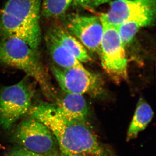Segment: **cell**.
<instances>
[{"mask_svg":"<svg viewBox=\"0 0 156 156\" xmlns=\"http://www.w3.org/2000/svg\"><path fill=\"white\" fill-rule=\"evenodd\" d=\"M110 7L100 17L117 27L134 17L156 11V0H115L110 3Z\"/></svg>","mask_w":156,"mask_h":156,"instance_id":"obj_9","label":"cell"},{"mask_svg":"<svg viewBox=\"0 0 156 156\" xmlns=\"http://www.w3.org/2000/svg\"><path fill=\"white\" fill-rule=\"evenodd\" d=\"M61 156H86L80 154H69L66 155H61Z\"/></svg>","mask_w":156,"mask_h":156,"instance_id":"obj_19","label":"cell"},{"mask_svg":"<svg viewBox=\"0 0 156 156\" xmlns=\"http://www.w3.org/2000/svg\"><path fill=\"white\" fill-rule=\"evenodd\" d=\"M34 89L28 78L0 91V126L9 129L29 111Z\"/></svg>","mask_w":156,"mask_h":156,"instance_id":"obj_5","label":"cell"},{"mask_svg":"<svg viewBox=\"0 0 156 156\" xmlns=\"http://www.w3.org/2000/svg\"><path fill=\"white\" fill-rule=\"evenodd\" d=\"M37 52L19 39L3 38L0 41V62L24 72L36 81L50 99L53 96V89Z\"/></svg>","mask_w":156,"mask_h":156,"instance_id":"obj_3","label":"cell"},{"mask_svg":"<svg viewBox=\"0 0 156 156\" xmlns=\"http://www.w3.org/2000/svg\"><path fill=\"white\" fill-rule=\"evenodd\" d=\"M154 112L150 105L143 98H140L127 133L128 141L135 138L140 131L144 130L150 122Z\"/></svg>","mask_w":156,"mask_h":156,"instance_id":"obj_13","label":"cell"},{"mask_svg":"<svg viewBox=\"0 0 156 156\" xmlns=\"http://www.w3.org/2000/svg\"><path fill=\"white\" fill-rule=\"evenodd\" d=\"M22 148L23 156H44L42 155L39 154L35 153L32 152L27 150L23 148Z\"/></svg>","mask_w":156,"mask_h":156,"instance_id":"obj_18","label":"cell"},{"mask_svg":"<svg viewBox=\"0 0 156 156\" xmlns=\"http://www.w3.org/2000/svg\"><path fill=\"white\" fill-rule=\"evenodd\" d=\"M55 105L65 117L87 123L89 108L83 95L66 93Z\"/></svg>","mask_w":156,"mask_h":156,"instance_id":"obj_10","label":"cell"},{"mask_svg":"<svg viewBox=\"0 0 156 156\" xmlns=\"http://www.w3.org/2000/svg\"><path fill=\"white\" fill-rule=\"evenodd\" d=\"M156 11H151L124 22L117 27L123 44L126 47L142 27L152 24L154 21Z\"/></svg>","mask_w":156,"mask_h":156,"instance_id":"obj_14","label":"cell"},{"mask_svg":"<svg viewBox=\"0 0 156 156\" xmlns=\"http://www.w3.org/2000/svg\"><path fill=\"white\" fill-rule=\"evenodd\" d=\"M54 37L67 48L81 62L91 61V57L83 45L68 31L64 27L58 24L51 27L48 30Z\"/></svg>","mask_w":156,"mask_h":156,"instance_id":"obj_11","label":"cell"},{"mask_svg":"<svg viewBox=\"0 0 156 156\" xmlns=\"http://www.w3.org/2000/svg\"><path fill=\"white\" fill-rule=\"evenodd\" d=\"M45 41L50 56L59 67L69 69L84 67L74 56L60 44L49 32H47Z\"/></svg>","mask_w":156,"mask_h":156,"instance_id":"obj_12","label":"cell"},{"mask_svg":"<svg viewBox=\"0 0 156 156\" xmlns=\"http://www.w3.org/2000/svg\"><path fill=\"white\" fill-rule=\"evenodd\" d=\"M73 0H43L41 5L43 16L46 18L62 17Z\"/></svg>","mask_w":156,"mask_h":156,"instance_id":"obj_15","label":"cell"},{"mask_svg":"<svg viewBox=\"0 0 156 156\" xmlns=\"http://www.w3.org/2000/svg\"><path fill=\"white\" fill-rule=\"evenodd\" d=\"M110 0H73L76 5L87 9H94Z\"/></svg>","mask_w":156,"mask_h":156,"instance_id":"obj_16","label":"cell"},{"mask_svg":"<svg viewBox=\"0 0 156 156\" xmlns=\"http://www.w3.org/2000/svg\"><path fill=\"white\" fill-rule=\"evenodd\" d=\"M41 0H8L0 13V37L22 40L38 51Z\"/></svg>","mask_w":156,"mask_h":156,"instance_id":"obj_2","label":"cell"},{"mask_svg":"<svg viewBox=\"0 0 156 156\" xmlns=\"http://www.w3.org/2000/svg\"><path fill=\"white\" fill-rule=\"evenodd\" d=\"M51 70L65 93L87 94L96 97L104 91L103 81L100 76L84 67L63 69L53 65Z\"/></svg>","mask_w":156,"mask_h":156,"instance_id":"obj_7","label":"cell"},{"mask_svg":"<svg viewBox=\"0 0 156 156\" xmlns=\"http://www.w3.org/2000/svg\"><path fill=\"white\" fill-rule=\"evenodd\" d=\"M32 118L50 129L58 142L60 155L107 156L87 123L65 117L56 105L40 102L31 107Z\"/></svg>","mask_w":156,"mask_h":156,"instance_id":"obj_1","label":"cell"},{"mask_svg":"<svg viewBox=\"0 0 156 156\" xmlns=\"http://www.w3.org/2000/svg\"><path fill=\"white\" fill-rule=\"evenodd\" d=\"M100 18L103 27L99 53L101 65L112 80L119 83L128 78L126 47L116 27Z\"/></svg>","mask_w":156,"mask_h":156,"instance_id":"obj_4","label":"cell"},{"mask_svg":"<svg viewBox=\"0 0 156 156\" xmlns=\"http://www.w3.org/2000/svg\"><path fill=\"white\" fill-rule=\"evenodd\" d=\"M8 156H23L22 147L14 148Z\"/></svg>","mask_w":156,"mask_h":156,"instance_id":"obj_17","label":"cell"},{"mask_svg":"<svg viewBox=\"0 0 156 156\" xmlns=\"http://www.w3.org/2000/svg\"><path fill=\"white\" fill-rule=\"evenodd\" d=\"M64 28L84 47L93 53H100L103 27L100 17L76 14L64 16Z\"/></svg>","mask_w":156,"mask_h":156,"instance_id":"obj_8","label":"cell"},{"mask_svg":"<svg viewBox=\"0 0 156 156\" xmlns=\"http://www.w3.org/2000/svg\"><path fill=\"white\" fill-rule=\"evenodd\" d=\"M15 141L27 150L44 156H61L57 140L44 124L32 118L20 123Z\"/></svg>","mask_w":156,"mask_h":156,"instance_id":"obj_6","label":"cell"}]
</instances>
